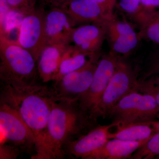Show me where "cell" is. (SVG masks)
<instances>
[{
    "label": "cell",
    "mask_w": 159,
    "mask_h": 159,
    "mask_svg": "<svg viewBox=\"0 0 159 159\" xmlns=\"http://www.w3.org/2000/svg\"><path fill=\"white\" fill-rule=\"evenodd\" d=\"M0 102L17 111L34 135V159L41 152L49 116L54 102L60 99L52 87L1 83Z\"/></svg>",
    "instance_id": "obj_1"
},
{
    "label": "cell",
    "mask_w": 159,
    "mask_h": 159,
    "mask_svg": "<svg viewBox=\"0 0 159 159\" xmlns=\"http://www.w3.org/2000/svg\"><path fill=\"white\" fill-rule=\"evenodd\" d=\"M89 125L76 100H56L49 116L42 148L35 159L64 158L65 145Z\"/></svg>",
    "instance_id": "obj_2"
},
{
    "label": "cell",
    "mask_w": 159,
    "mask_h": 159,
    "mask_svg": "<svg viewBox=\"0 0 159 159\" xmlns=\"http://www.w3.org/2000/svg\"><path fill=\"white\" fill-rule=\"evenodd\" d=\"M0 60L1 83L37 84V63L33 55L16 42L4 36H0Z\"/></svg>",
    "instance_id": "obj_3"
},
{
    "label": "cell",
    "mask_w": 159,
    "mask_h": 159,
    "mask_svg": "<svg viewBox=\"0 0 159 159\" xmlns=\"http://www.w3.org/2000/svg\"><path fill=\"white\" fill-rule=\"evenodd\" d=\"M120 58L111 51L100 56L90 86L77 98L79 108L90 125L97 122L98 106Z\"/></svg>",
    "instance_id": "obj_4"
},
{
    "label": "cell",
    "mask_w": 159,
    "mask_h": 159,
    "mask_svg": "<svg viewBox=\"0 0 159 159\" xmlns=\"http://www.w3.org/2000/svg\"><path fill=\"white\" fill-rule=\"evenodd\" d=\"M139 92L134 91L122 98L108 111L106 117L117 125L159 120V108L155 98Z\"/></svg>",
    "instance_id": "obj_5"
},
{
    "label": "cell",
    "mask_w": 159,
    "mask_h": 159,
    "mask_svg": "<svg viewBox=\"0 0 159 159\" xmlns=\"http://www.w3.org/2000/svg\"><path fill=\"white\" fill-rule=\"evenodd\" d=\"M139 85L136 73L120 58L98 106L97 118L106 117L108 111L122 98L134 91H139Z\"/></svg>",
    "instance_id": "obj_6"
},
{
    "label": "cell",
    "mask_w": 159,
    "mask_h": 159,
    "mask_svg": "<svg viewBox=\"0 0 159 159\" xmlns=\"http://www.w3.org/2000/svg\"><path fill=\"white\" fill-rule=\"evenodd\" d=\"M0 127L2 138H5L4 142L8 141L19 148L22 152H30L34 149L35 153V139L31 130L14 109L2 102Z\"/></svg>",
    "instance_id": "obj_7"
},
{
    "label": "cell",
    "mask_w": 159,
    "mask_h": 159,
    "mask_svg": "<svg viewBox=\"0 0 159 159\" xmlns=\"http://www.w3.org/2000/svg\"><path fill=\"white\" fill-rule=\"evenodd\" d=\"M101 25L105 30L106 39L108 42L110 51L121 58L131 53L141 40L133 26L115 15Z\"/></svg>",
    "instance_id": "obj_8"
},
{
    "label": "cell",
    "mask_w": 159,
    "mask_h": 159,
    "mask_svg": "<svg viewBox=\"0 0 159 159\" xmlns=\"http://www.w3.org/2000/svg\"><path fill=\"white\" fill-rule=\"evenodd\" d=\"M17 43L31 53L37 63L41 53L48 44L43 11L34 10L24 16Z\"/></svg>",
    "instance_id": "obj_9"
},
{
    "label": "cell",
    "mask_w": 159,
    "mask_h": 159,
    "mask_svg": "<svg viewBox=\"0 0 159 159\" xmlns=\"http://www.w3.org/2000/svg\"><path fill=\"white\" fill-rule=\"evenodd\" d=\"M99 59L92 61L81 68L53 82L52 87L57 97L61 99L77 101L78 97L90 86Z\"/></svg>",
    "instance_id": "obj_10"
},
{
    "label": "cell",
    "mask_w": 159,
    "mask_h": 159,
    "mask_svg": "<svg viewBox=\"0 0 159 159\" xmlns=\"http://www.w3.org/2000/svg\"><path fill=\"white\" fill-rule=\"evenodd\" d=\"M117 125L114 122L109 125H99L78 139L69 141L64 147L66 157L85 159L107 142L110 129Z\"/></svg>",
    "instance_id": "obj_11"
},
{
    "label": "cell",
    "mask_w": 159,
    "mask_h": 159,
    "mask_svg": "<svg viewBox=\"0 0 159 159\" xmlns=\"http://www.w3.org/2000/svg\"><path fill=\"white\" fill-rule=\"evenodd\" d=\"M44 25L48 44L70 45L75 24L64 11L52 8L44 14Z\"/></svg>",
    "instance_id": "obj_12"
},
{
    "label": "cell",
    "mask_w": 159,
    "mask_h": 159,
    "mask_svg": "<svg viewBox=\"0 0 159 159\" xmlns=\"http://www.w3.org/2000/svg\"><path fill=\"white\" fill-rule=\"evenodd\" d=\"M58 9L64 11L75 25L91 22L101 25L107 20L101 6L94 0H71Z\"/></svg>",
    "instance_id": "obj_13"
},
{
    "label": "cell",
    "mask_w": 159,
    "mask_h": 159,
    "mask_svg": "<svg viewBox=\"0 0 159 159\" xmlns=\"http://www.w3.org/2000/svg\"><path fill=\"white\" fill-rule=\"evenodd\" d=\"M105 39V30L101 25L89 24L74 28L70 43L82 51L100 54Z\"/></svg>",
    "instance_id": "obj_14"
},
{
    "label": "cell",
    "mask_w": 159,
    "mask_h": 159,
    "mask_svg": "<svg viewBox=\"0 0 159 159\" xmlns=\"http://www.w3.org/2000/svg\"><path fill=\"white\" fill-rule=\"evenodd\" d=\"M68 46L48 44L43 50L37 61V71L39 78L44 83L54 80Z\"/></svg>",
    "instance_id": "obj_15"
},
{
    "label": "cell",
    "mask_w": 159,
    "mask_h": 159,
    "mask_svg": "<svg viewBox=\"0 0 159 159\" xmlns=\"http://www.w3.org/2000/svg\"><path fill=\"white\" fill-rule=\"evenodd\" d=\"M148 139L141 141L109 139L101 148L91 153L85 159H130L133 154Z\"/></svg>",
    "instance_id": "obj_16"
},
{
    "label": "cell",
    "mask_w": 159,
    "mask_h": 159,
    "mask_svg": "<svg viewBox=\"0 0 159 159\" xmlns=\"http://www.w3.org/2000/svg\"><path fill=\"white\" fill-rule=\"evenodd\" d=\"M157 122L155 120L117 125L116 131L109 133L108 139L129 141L148 140L158 131Z\"/></svg>",
    "instance_id": "obj_17"
},
{
    "label": "cell",
    "mask_w": 159,
    "mask_h": 159,
    "mask_svg": "<svg viewBox=\"0 0 159 159\" xmlns=\"http://www.w3.org/2000/svg\"><path fill=\"white\" fill-rule=\"evenodd\" d=\"M100 56V54L86 52L69 45L63 55L59 71L53 82L57 81L69 73L81 68L92 61L99 59Z\"/></svg>",
    "instance_id": "obj_18"
},
{
    "label": "cell",
    "mask_w": 159,
    "mask_h": 159,
    "mask_svg": "<svg viewBox=\"0 0 159 159\" xmlns=\"http://www.w3.org/2000/svg\"><path fill=\"white\" fill-rule=\"evenodd\" d=\"M132 19L139 26L138 33L141 39L159 45V9L151 10L143 8Z\"/></svg>",
    "instance_id": "obj_19"
},
{
    "label": "cell",
    "mask_w": 159,
    "mask_h": 159,
    "mask_svg": "<svg viewBox=\"0 0 159 159\" xmlns=\"http://www.w3.org/2000/svg\"><path fill=\"white\" fill-rule=\"evenodd\" d=\"M130 159H159V131L138 149Z\"/></svg>",
    "instance_id": "obj_20"
},
{
    "label": "cell",
    "mask_w": 159,
    "mask_h": 159,
    "mask_svg": "<svg viewBox=\"0 0 159 159\" xmlns=\"http://www.w3.org/2000/svg\"><path fill=\"white\" fill-rule=\"evenodd\" d=\"M139 91L152 95L159 108V74L140 81Z\"/></svg>",
    "instance_id": "obj_21"
},
{
    "label": "cell",
    "mask_w": 159,
    "mask_h": 159,
    "mask_svg": "<svg viewBox=\"0 0 159 159\" xmlns=\"http://www.w3.org/2000/svg\"><path fill=\"white\" fill-rule=\"evenodd\" d=\"M119 9L131 18L143 9L141 0H119Z\"/></svg>",
    "instance_id": "obj_22"
},
{
    "label": "cell",
    "mask_w": 159,
    "mask_h": 159,
    "mask_svg": "<svg viewBox=\"0 0 159 159\" xmlns=\"http://www.w3.org/2000/svg\"><path fill=\"white\" fill-rule=\"evenodd\" d=\"M12 10L25 16L34 10L35 0H6Z\"/></svg>",
    "instance_id": "obj_23"
},
{
    "label": "cell",
    "mask_w": 159,
    "mask_h": 159,
    "mask_svg": "<svg viewBox=\"0 0 159 159\" xmlns=\"http://www.w3.org/2000/svg\"><path fill=\"white\" fill-rule=\"evenodd\" d=\"M22 152L19 148L6 142L0 144V159H16Z\"/></svg>",
    "instance_id": "obj_24"
},
{
    "label": "cell",
    "mask_w": 159,
    "mask_h": 159,
    "mask_svg": "<svg viewBox=\"0 0 159 159\" xmlns=\"http://www.w3.org/2000/svg\"><path fill=\"white\" fill-rule=\"evenodd\" d=\"M159 74V49L154 52L149 61L148 70L145 73L143 80Z\"/></svg>",
    "instance_id": "obj_25"
},
{
    "label": "cell",
    "mask_w": 159,
    "mask_h": 159,
    "mask_svg": "<svg viewBox=\"0 0 159 159\" xmlns=\"http://www.w3.org/2000/svg\"><path fill=\"white\" fill-rule=\"evenodd\" d=\"M100 5L107 20L113 17V10L116 0H94Z\"/></svg>",
    "instance_id": "obj_26"
},
{
    "label": "cell",
    "mask_w": 159,
    "mask_h": 159,
    "mask_svg": "<svg viewBox=\"0 0 159 159\" xmlns=\"http://www.w3.org/2000/svg\"><path fill=\"white\" fill-rule=\"evenodd\" d=\"M11 10L6 0H0V29L2 28L6 18Z\"/></svg>",
    "instance_id": "obj_27"
},
{
    "label": "cell",
    "mask_w": 159,
    "mask_h": 159,
    "mask_svg": "<svg viewBox=\"0 0 159 159\" xmlns=\"http://www.w3.org/2000/svg\"><path fill=\"white\" fill-rule=\"evenodd\" d=\"M144 9L155 10L159 9V0H141Z\"/></svg>",
    "instance_id": "obj_28"
},
{
    "label": "cell",
    "mask_w": 159,
    "mask_h": 159,
    "mask_svg": "<svg viewBox=\"0 0 159 159\" xmlns=\"http://www.w3.org/2000/svg\"><path fill=\"white\" fill-rule=\"evenodd\" d=\"M157 126L158 130L159 131V120H157Z\"/></svg>",
    "instance_id": "obj_29"
}]
</instances>
